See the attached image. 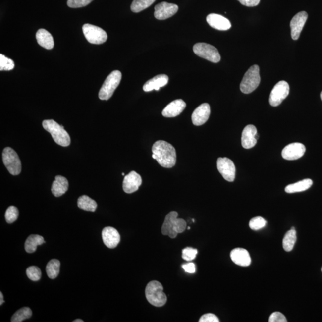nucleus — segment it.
<instances>
[{"mask_svg":"<svg viewBox=\"0 0 322 322\" xmlns=\"http://www.w3.org/2000/svg\"><path fill=\"white\" fill-rule=\"evenodd\" d=\"M152 154L162 167L171 168L176 163V152L173 146L163 140H158L152 146Z\"/></svg>","mask_w":322,"mask_h":322,"instance_id":"obj_1","label":"nucleus"},{"mask_svg":"<svg viewBox=\"0 0 322 322\" xmlns=\"http://www.w3.org/2000/svg\"><path fill=\"white\" fill-rule=\"evenodd\" d=\"M43 127L46 131L51 134L54 141L63 147H66L71 144V137L64 130L62 125H60L53 119L45 120L43 122Z\"/></svg>","mask_w":322,"mask_h":322,"instance_id":"obj_2","label":"nucleus"},{"mask_svg":"<svg viewBox=\"0 0 322 322\" xmlns=\"http://www.w3.org/2000/svg\"><path fill=\"white\" fill-rule=\"evenodd\" d=\"M145 294L148 302L155 307L164 306L167 301L162 284L157 280L151 281L148 284Z\"/></svg>","mask_w":322,"mask_h":322,"instance_id":"obj_3","label":"nucleus"},{"mask_svg":"<svg viewBox=\"0 0 322 322\" xmlns=\"http://www.w3.org/2000/svg\"><path fill=\"white\" fill-rule=\"evenodd\" d=\"M261 81L259 66L257 64L250 67L242 79L240 89L244 94H250L259 87Z\"/></svg>","mask_w":322,"mask_h":322,"instance_id":"obj_4","label":"nucleus"},{"mask_svg":"<svg viewBox=\"0 0 322 322\" xmlns=\"http://www.w3.org/2000/svg\"><path fill=\"white\" fill-rule=\"evenodd\" d=\"M122 78L121 72L114 71L105 80L103 86L99 91V98L101 100L107 101L112 96L118 87Z\"/></svg>","mask_w":322,"mask_h":322,"instance_id":"obj_5","label":"nucleus"},{"mask_svg":"<svg viewBox=\"0 0 322 322\" xmlns=\"http://www.w3.org/2000/svg\"><path fill=\"white\" fill-rule=\"evenodd\" d=\"M2 161L5 167L11 175H19L22 170L21 162L18 155L10 147L5 148L2 152Z\"/></svg>","mask_w":322,"mask_h":322,"instance_id":"obj_6","label":"nucleus"},{"mask_svg":"<svg viewBox=\"0 0 322 322\" xmlns=\"http://www.w3.org/2000/svg\"><path fill=\"white\" fill-rule=\"evenodd\" d=\"M193 52L199 57L205 58L213 63H218L221 60L218 50L215 47L204 43L196 44Z\"/></svg>","mask_w":322,"mask_h":322,"instance_id":"obj_7","label":"nucleus"},{"mask_svg":"<svg viewBox=\"0 0 322 322\" xmlns=\"http://www.w3.org/2000/svg\"><path fill=\"white\" fill-rule=\"evenodd\" d=\"M83 31L86 39L91 44L101 45L106 42L107 35L103 29L91 24H85Z\"/></svg>","mask_w":322,"mask_h":322,"instance_id":"obj_8","label":"nucleus"},{"mask_svg":"<svg viewBox=\"0 0 322 322\" xmlns=\"http://www.w3.org/2000/svg\"><path fill=\"white\" fill-rule=\"evenodd\" d=\"M289 93V86L285 81H279L271 90L269 102L272 107H276L282 104Z\"/></svg>","mask_w":322,"mask_h":322,"instance_id":"obj_9","label":"nucleus"},{"mask_svg":"<svg viewBox=\"0 0 322 322\" xmlns=\"http://www.w3.org/2000/svg\"><path fill=\"white\" fill-rule=\"evenodd\" d=\"M217 169L225 180L232 182L235 179L236 168L233 161L228 158H219Z\"/></svg>","mask_w":322,"mask_h":322,"instance_id":"obj_10","label":"nucleus"},{"mask_svg":"<svg viewBox=\"0 0 322 322\" xmlns=\"http://www.w3.org/2000/svg\"><path fill=\"white\" fill-rule=\"evenodd\" d=\"M306 147L302 143H293L285 146L282 152L284 159L296 160L302 157L306 152Z\"/></svg>","mask_w":322,"mask_h":322,"instance_id":"obj_11","label":"nucleus"},{"mask_svg":"<svg viewBox=\"0 0 322 322\" xmlns=\"http://www.w3.org/2000/svg\"><path fill=\"white\" fill-rule=\"evenodd\" d=\"M178 10L177 5L162 2L155 7L154 16L158 20H165L174 16Z\"/></svg>","mask_w":322,"mask_h":322,"instance_id":"obj_12","label":"nucleus"},{"mask_svg":"<svg viewBox=\"0 0 322 322\" xmlns=\"http://www.w3.org/2000/svg\"><path fill=\"white\" fill-rule=\"evenodd\" d=\"M308 18V14L306 11H301L295 15L290 22L291 29V37L294 40L299 39L301 32Z\"/></svg>","mask_w":322,"mask_h":322,"instance_id":"obj_13","label":"nucleus"},{"mask_svg":"<svg viewBox=\"0 0 322 322\" xmlns=\"http://www.w3.org/2000/svg\"><path fill=\"white\" fill-rule=\"evenodd\" d=\"M142 183L141 176L136 171H133L125 175L123 181V189L125 193H132L138 190Z\"/></svg>","mask_w":322,"mask_h":322,"instance_id":"obj_14","label":"nucleus"},{"mask_svg":"<svg viewBox=\"0 0 322 322\" xmlns=\"http://www.w3.org/2000/svg\"><path fill=\"white\" fill-rule=\"evenodd\" d=\"M102 236L105 245L110 249L116 248L121 240L118 231L112 227L104 228L102 230Z\"/></svg>","mask_w":322,"mask_h":322,"instance_id":"obj_15","label":"nucleus"},{"mask_svg":"<svg viewBox=\"0 0 322 322\" xmlns=\"http://www.w3.org/2000/svg\"><path fill=\"white\" fill-rule=\"evenodd\" d=\"M210 113V105L207 103L201 104L192 113L193 124L196 126L204 124L209 120Z\"/></svg>","mask_w":322,"mask_h":322,"instance_id":"obj_16","label":"nucleus"},{"mask_svg":"<svg viewBox=\"0 0 322 322\" xmlns=\"http://www.w3.org/2000/svg\"><path fill=\"white\" fill-rule=\"evenodd\" d=\"M207 22L211 27L219 31H227L232 26L229 20L218 14L212 13L207 17Z\"/></svg>","mask_w":322,"mask_h":322,"instance_id":"obj_17","label":"nucleus"},{"mask_svg":"<svg viewBox=\"0 0 322 322\" xmlns=\"http://www.w3.org/2000/svg\"><path fill=\"white\" fill-rule=\"evenodd\" d=\"M257 130L253 125H248L244 129L242 134V145L245 149H251L256 145Z\"/></svg>","mask_w":322,"mask_h":322,"instance_id":"obj_18","label":"nucleus"},{"mask_svg":"<svg viewBox=\"0 0 322 322\" xmlns=\"http://www.w3.org/2000/svg\"><path fill=\"white\" fill-rule=\"evenodd\" d=\"M230 258L236 265L247 267L251 265V259L247 250L244 248L234 249L230 253Z\"/></svg>","mask_w":322,"mask_h":322,"instance_id":"obj_19","label":"nucleus"},{"mask_svg":"<svg viewBox=\"0 0 322 322\" xmlns=\"http://www.w3.org/2000/svg\"><path fill=\"white\" fill-rule=\"evenodd\" d=\"M178 215L176 212H171L166 215L161 229L163 235L168 236L172 239L176 238L178 233L175 232L174 227L175 219L178 217Z\"/></svg>","mask_w":322,"mask_h":322,"instance_id":"obj_20","label":"nucleus"},{"mask_svg":"<svg viewBox=\"0 0 322 322\" xmlns=\"http://www.w3.org/2000/svg\"><path fill=\"white\" fill-rule=\"evenodd\" d=\"M186 104L182 99L172 101L163 110L162 115L166 118H174L179 115L185 109Z\"/></svg>","mask_w":322,"mask_h":322,"instance_id":"obj_21","label":"nucleus"},{"mask_svg":"<svg viewBox=\"0 0 322 322\" xmlns=\"http://www.w3.org/2000/svg\"><path fill=\"white\" fill-rule=\"evenodd\" d=\"M169 78L167 75L161 74L151 79L144 84L143 89L146 92H151L155 90L158 91L161 87H164L168 83Z\"/></svg>","mask_w":322,"mask_h":322,"instance_id":"obj_22","label":"nucleus"},{"mask_svg":"<svg viewBox=\"0 0 322 322\" xmlns=\"http://www.w3.org/2000/svg\"><path fill=\"white\" fill-rule=\"evenodd\" d=\"M69 183L66 178L57 175L52 184V192L55 197H60L68 190Z\"/></svg>","mask_w":322,"mask_h":322,"instance_id":"obj_23","label":"nucleus"},{"mask_svg":"<svg viewBox=\"0 0 322 322\" xmlns=\"http://www.w3.org/2000/svg\"><path fill=\"white\" fill-rule=\"evenodd\" d=\"M36 39L39 45L48 50H51L54 47V40L52 35L46 29H40L36 34Z\"/></svg>","mask_w":322,"mask_h":322,"instance_id":"obj_24","label":"nucleus"},{"mask_svg":"<svg viewBox=\"0 0 322 322\" xmlns=\"http://www.w3.org/2000/svg\"><path fill=\"white\" fill-rule=\"evenodd\" d=\"M313 181L309 178L304 179L297 183L289 184L285 187V192L288 193H294L306 191L312 186Z\"/></svg>","mask_w":322,"mask_h":322,"instance_id":"obj_25","label":"nucleus"},{"mask_svg":"<svg viewBox=\"0 0 322 322\" xmlns=\"http://www.w3.org/2000/svg\"><path fill=\"white\" fill-rule=\"evenodd\" d=\"M45 242L43 236L39 235H31L28 237L25 242V251L28 253H33L36 251L38 246L43 245Z\"/></svg>","mask_w":322,"mask_h":322,"instance_id":"obj_26","label":"nucleus"},{"mask_svg":"<svg viewBox=\"0 0 322 322\" xmlns=\"http://www.w3.org/2000/svg\"><path fill=\"white\" fill-rule=\"evenodd\" d=\"M297 241L296 231L294 227L285 234L283 239V247L286 252L293 250L295 242Z\"/></svg>","mask_w":322,"mask_h":322,"instance_id":"obj_27","label":"nucleus"},{"mask_svg":"<svg viewBox=\"0 0 322 322\" xmlns=\"http://www.w3.org/2000/svg\"><path fill=\"white\" fill-rule=\"evenodd\" d=\"M78 206L80 209L87 212H95L98 204L95 200L87 195L81 196L78 200Z\"/></svg>","mask_w":322,"mask_h":322,"instance_id":"obj_28","label":"nucleus"},{"mask_svg":"<svg viewBox=\"0 0 322 322\" xmlns=\"http://www.w3.org/2000/svg\"><path fill=\"white\" fill-rule=\"evenodd\" d=\"M60 262L57 259H52L46 266V272L50 279H54L60 272Z\"/></svg>","mask_w":322,"mask_h":322,"instance_id":"obj_29","label":"nucleus"},{"mask_svg":"<svg viewBox=\"0 0 322 322\" xmlns=\"http://www.w3.org/2000/svg\"><path fill=\"white\" fill-rule=\"evenodd\" d=\"M32 315V310L29 307H23L17 310L11 319V322H22L25 319H29Z\"/></svg>","mask_w":322,"mask_h":322,"instance_id":"obj_30","label":"nucleus"},{"mask_svg":"<svg viewBox=\"0 0 322 322\" xmlns=\"http://www.w3.org/2000/svg\"><path fill=\"white\" fill-rule=\"evenodd\" d=\"M156 0H134L131 5V10L134 13H139L150 7Z\"/></svg>","mask_w":322,"mask_h":322,"instance_id":"obj_31","label":"nucleus"},{"mask_svg":"<svg viewBox=\"0 0 322 322\" xmlns=\"http://www.w3.org/2000/svg\"><path fill=\"white\" fill-rule=\"evenodd\" d=\"M19 216V211L16 207L10 206L5 212V218L7 223L11 224L17 220Z\"/></svg>","mask_w":322,"mask_h":322,"instance_id":"obj_32","label":"nucleus"},{"mask_svg":"<svg viewBox=\"0 0 322 322\" xmlns=\"http://www.w3.org/2000/svg\"><path fill=\"white\" fill-rule=\"evenodd\" d=\"M26 273L29 279L35 282L39 281L42 277V271L37 266H30L26 269Z\"/></svg>","mask_w":322,"mask_h":322,"instance_id":"obj_33","label":"nucleus"},{"mask_svg":"<svg viewBox=\"0 0 322 322\" xmlns=\"http://www.w3.org/2000/svg\"><path fill=\"white\" fill-rule=\"evenodd\" d=\"M14 68V61L10 58L0 54V71H10Z\"/></svg>","mask_w":322,"mask_h":322,"instance_id":"obj_34","label":"nucleus"},{"mask_svg":"<svg viewBox=\"0 0 322 322\" xmlns=\"http://www.w3.org/2000/svg\"><path fill=\"white\" fill-rule=\"evenodd\" d=\"M266 224H267V221L264 218L261 216H257V217L251 219L249 225L252 230H259L264 228Z\"/></svg>","mask_w":322,"mask_h":322,"instance_id":"obj_35","label":"nucleus"},{"mask_svg":"<svg viewBox=\"0 0 322 322\" xmlns=\"http://www.w3.org/2000/svg\"><path fill=\"white\" fill-rule=\"evenodd\" d=\"M197 254L198 250L197 249L193 248L187 247L183 249L182 251V258L187 262H191L192 260H195Z\"/></svg>","mask_w":322,"mask_h":322,"instance_id":"obj_36","label":"nucleus"},{"mask_svg":"<svg viewBox=\"0 0 322 322\" xmlns=\"http://www.w3.org/2000/svg\"><path fill=\"white\" fill-rule=\"evenodd\" d=\"M93 0H68V5L71 8H81L87 6Z\"/></svg>","mask_w":322,"mask_h":322,"instance_id":"obj_37","label":"nucleus"},{"mask_svg":"<svg viewBox=\"0 0 322 322\" xmlns=\"http://www.w3.org/2000/svg\"><path fill=\"white\" fill-rule=\"evenodd\" d=\"M187 226L186 222L182 218H178L175 219L174 231L175 232L181 233L184 232Z\"/></svg>","mask_w":322,"mask_h":322,"instance_id":"obj_38","label":"nucleus"},{"mask_svg":"<svg viewBox=\"0 0 322 322\" xmlns=\"http://www.w3.org/2000/svg\"><path fill=\"white\" fill-rule=\"evenodd\" d=\"M269 322H287L285 316L280 312H274L272 313L269 318Z\"/></svg>","mask_w":322,"mask_h":322,"instance_id":"obj_39","label":"nucleus"},{"mask_svg":"<svg viewBox=\"0 0 322 322\" xmlns=\"http://www.w3.org/2000/svg\"><path fill=\"white\" fill-rule=\"evenodd\" d=\"M200 322H219V319L215 315L212 313H207L201 316L199 321Z\"/></svg>","mask_w":322,"mask_h":322,"instance_id":"obj_40","label":"nucleus"},{"mask_svg":"<svg viewBox=\"0 0 322 322\" xmlns=\"http://www.w3.org/2000/svg\"><path fill=\"white\" fill-rule=\"evenodd\" d=\"M240 3L247 7H255L259 5L260 0H238Z\"/></svg>","mask_w":322,"mask_h":322,"instance_id":"obj_41","label":"nucleus"},{"mask_svg":"<svg viewBox=\"0 0 322 322\" xmlns=\"http://www.w3.org/2000/svg\"><path fill=\"white\" fill-rule=\"evenodd\" d=\"M183 270L188 273H194L196 271L195 265L193 263H187L182 265Z\"/></svg>","mask_w":322,"mask_h":322,"instance_id":"obj_42","label":"nucleus"},{"mask_svg":"<svg viewBox=\"0 0 322 322\" xmlns=\"http://www.w3.org/2000/svg\"><path fill=\"white\" fill-rule=\"evenodd\" d=\"M4 302L3 295H2V292H0V305H2Z\"/></svg>","mask_w":322,"mask_h":322,"instance_id":"obj_43","label":"nucleus"},{"mask_svg":"<svg viewBox=\"0 0 322 322\" xmlns=\"http://www.w3.org/2000/svg\"><path fill=\"white\" fill-rule=\"evenodd\" d=\"M73 322H84V321L82 320V319H78L73 321Z\"/></svg>","mask_w":322,"mask_h":322,"instance_id":"obj_44","label":"nucleus"},{"mask_svg":"<svg viewBox=\"0 0 322 322\" xmlns=\"http://www.w3.org/2000/svg\"><path fill=\"white\" fill-rule=\"evenodd\" d=\"M152 158H153L154 159L156 160V157H155V155L153 154H152Z\"/></svg>","mask_w":322,"mask_h":322,"instance_id":"obj_45","label":"nucleus"},{"mask_svg":"<svg viewBox=\"0 0 322 322\" xmlns=\"http://www.w3.org/2000/svg\"><path fill=\"white\" fill-rule=\"evenodd\" d=\"M321 100L322 101V92L321 93Z\"/></svg>","mask_w":322,"mask_h":322,"instance_id":"obj_46","label":"nucleus"},{"mask_svg":"<svg viewBox=\"0 0 322 322\" xmlns=\"http://www.w3.org/2000/svg\"><path fill=\"white\" fill-rule=\"evenodd\" d=\"M122 175H125L124 173H122Z\"/></svg>","mask_w":322,"mask_h":322,"instance_id":"obj_47","label":"nucleus"},{"mask_svg":"<svg viewBox=\"0 0 322 322\" xmlns=\"http://www.w3.org/2000/svg\"><path fill=\"white\" fill-rule=\"evenodd\" d=\"M190 227H188V230H190Z\"/></svg>","mask_w":322,"mask_h":322,"instance_id":"obj_48","label":"nucleus"},{"mask_svg":"<svg viewBox=\"0 0 322 322\" xmlns=\"http://www.w3.org/2000/svg\"><path fill=\"white\" fill-rule=\"evenodd\" d=\"M321 270H322V268H321Z\"/></svg>","mask_w":322,"mask_h":322,"instance_id":"obj_49","label":"nucleus"}]
</instances>
